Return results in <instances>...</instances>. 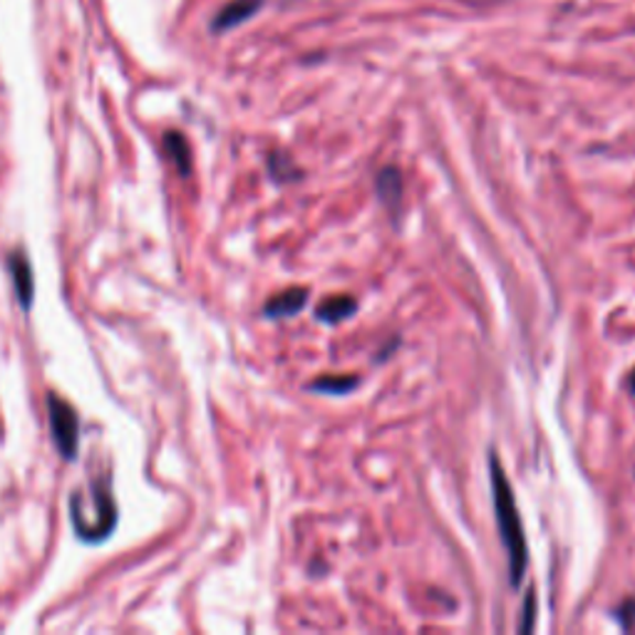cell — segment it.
I'll list each match as a JSON object with an SVG mask.
<instances>
[{"label":"cell","mask_w":635,"mask_h":635,"mask_svg":"<svg viewBox=\"0 0 635 635\" xmlns=\"http://www.w3.org/2000/svg\"><path fill=\"white\" fill-rule=\"evenodd\" d=\"M357 385H360V377L357 375H321L318 380L311 383V390L341 397V395L353 392Z\"/></svg>","instance_id":"8"},{"label":"cell","mask_w":635,"mask_h":635,"mask_svg":"<svg viewBox=\"0 0 635 635\" xmlns=\"http://www.w3.org/2000/svg\"><path fill=\"white\" fill-rule=\"evenodd\" d=\"M10 273H13L18 301L28 308L30 301H33V273H30V266L23 254L10 256Z\"/></svg>","instance_id":"7"},{"label":"cell","mask_w":635,"mask_h":635,"mask_svg":"<svg viewBox=\"0 0 635 635\" xmlns=\"http://www.w3.org/2000/svg\"><path fill=\"white\" fill-rule=\"evenodd\" d=\"M534 623H536V593L529 591V595H526V601H524V609H521L519 633H531Z\"/></svg>","instance_id":"11"},{"label":"cell","mask_w":635,"mask_h":635,"mask_svg":"<svg viewBox=\"0 0 635 635\" xmlns=\"http://www.w3.org/2000/svg\"><path fill=\"white\" fill-rule=\"evenodd\" d=\"M166 149L182 174H189V144L182 134H166Z\"/></svg>","instance_id":"10"},{"label":"cell","mask_w":635,"mask_h":635,"mask_svg":"<svg viewBox=\"0 0 635 635\" xmlns=\"http://www.w3.org/2000/svg\"><path fill=\"white\" fill-rule=\"evenodd\" d=\"M50 424H53V434H55L60 452L65 454V460H73L77 452V437H79L77 415L73 407H69L65 400H60L57 395L50 397Z\"/></svg>","instance_id":"2"},{"label":"cell","mask_w":635,"mask_h":635,"mask_svg":"<svg viewBox=\"0 0 635 635\" xmlns=\"http://www.w3.org/2000/svg\"><path fill=\"white\" fill-rule=\"evenodd\" d=\"M268 172L276 179V182H298L303 176L301 169L293 164V159L281 152H273L268 159Z\"/></svg>","instance_id":"9"},{"label":"cell","mask_w":635,"mask_h":635,"mask_svg":"<svg viewBox=\"0 0 635 635\" xmlns=\"http://www.w3.org/2000/svg\"><path fill=\"white\" fill-rule=\"evenodd\" d=\"M357 313V301L353 295H333L315 308V318L321 323L337 325Z\"/></svg>","instance_id":"6"},{"label":"cell","mask_w":635,"mask_h":635,"mask_svg":"<svg viewBox=\"0 0 635 635\" xmlns=\"http://www.w3.org/2000/svg\"><path fill=\"white\" fill-rule=\"evenodd\" d=\"M261 6L263 0H232V3H226L218 10V15L214 18V30L216 33H224V30H232L246 23L248 18H254L258 13V8Z\"/></svg>","instance_id":"5"},{"label":"cell","mask_w":635,"mask_h":635,"mask_svg":"<svg viewBox=\"0 0 635 635\" xmlns=\"http://www.w3.org/2000/svg\"><path fill=\"white\" fill-rule=\"evenodd\" d=\"M489 476H492L496 526H499L502 543L506 549V556H509V581L514 589H519L526 573V563H529V549H526V536L514 489L509 480H506V472L502 470V462L496 452H492L489 456Z\"/></svg>","instance_id":"1"},{"label":"cell","mask_w":635,"mask_h":635,"mask_svg":"<svg viewBox=\"0 0 635 635\" xmlns=\"http://www.w3.org/2000/svg\"><path fill=\"white\" fill-rule=\"evenodd\" d=\"M308 303V288H286V291L276 293L271 301L266 303L263 315L266 318H291L301 313Z\"/></svg>","instance_id":"4"},{"label":"cell","mask_w":635,"mask_h":635,"mask_svg":"<svg viewBox=\"0 0 635 635\" xmlns=\"http://www.w3.org/2000/svg\"><path fill=\"white\" fill-rule=\"evenodd\" d=\"M613 615L625 631H635V599H625L618 609L613 611Z\"/></svg>","instance_id":"12"},{"label":"cell","mask_w":635,"mask_h":635,"mask_svg":"<svg viewBox=\"0 0 635 635\" xmlns=\"http://www.w3.org/2000/svg\"><path fill=\"white\" fill-rule=\"evenodd\" d=\"M628 390H631V395L635 397V370L628 375Z\"/></svg>","instance_id":"13"},{"label":"cell","mask_w":635,"mask_h":635,"mask_svg":"<svg viewBox=\"0 0 635 635\" xmlns=\"http://www.w3.org/2000/svg\"><path fill=\"white\" fill-rule=\"evenodd\" d=\"M375 189H377V196H380V202L387 206V212H392L395 216L400 214L402 196H405V182H402L400 169L397 166L380 169Z\"/></svg>","instance_id":"3"}]
</instances>
